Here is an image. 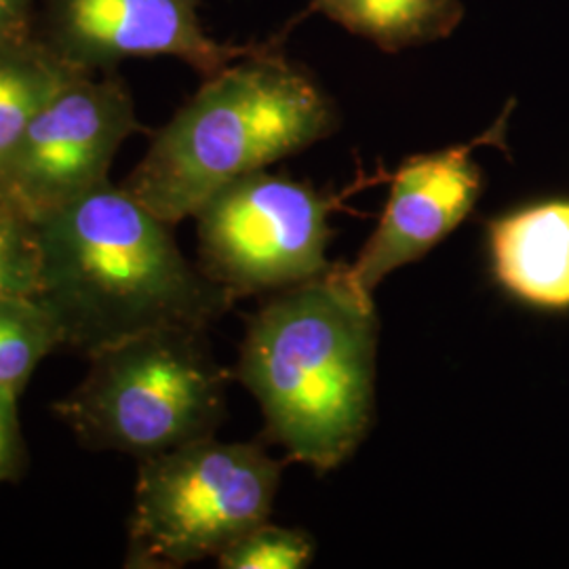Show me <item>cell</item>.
<instances>
[{"instance_id": "cell-14", "label": "cell", "mask_w": 569, "mask_h": 569, "mask_svg": "<svg viewBox=\"0 0 569 569\" xmlns=\"http://www.w3.org/2000/svg\"><path fill=\"white\" fill-rule=\"evenodd\" d=\"M41 272L37 220L0 192V300L34 298L41 287Z\"/></svg>"}, {"instance_id": "cell-16", "label": "cell", "mask_w": 569, "mask_h": 569, "mask_svg": "<svg viewBox=\"0 0 569 569\" xmlns=\"http://www.w3.org/2000/svg\"><path fill=\"white\" fill-rule=\"evenodd\" d=\"M26 467L18 399L0 392V483L16 481Z\"/></svg>"}, {"instance_id": "cell-7", "label": "cell", "mask_w": 569, "mask_h": 569, "mask_svg": "<svg viewBox=\"0 0 569 569\" xmlns=\"http://www.w3.org/2000/svg\"><path fill=\"white\" fill-rule=\"evenodd\" d=\"M142 131L124 82L79 74L30 121L0 167V192L32 220L108 182L122 142Z\"/></svg>"}, {"instance_id": "cell-15", "label": "cell", "mask_w": 569, "mask_h": 569, "mask_svg": "<svg viewBox=\"0 0 569 569\" xmlns=\"http://www.w3.org/2000/svg\"><path fill=\"white\" fill-rule=\"evenodd\" d=\"M315 557V540L302 529L279 528L268 521L251 529L218 557L224 569H302Z\"/></svg>"}, {"instance_id": "cell-8", "label": "cell", "mask_w": 569, "mask_h": 569, "mask_svg": "<svg viewBox=\"0 0 569 569\" xmlns=\"http://www.w3.org/2000/svg\"><path fill=\"white\" fill-rule=\"evenodd\" d=\"M203 0H37L32 30L61 60L91 74L131 58L171 56L204 79L258 44L213 41L201 26Z\"/></svg>"}, {"instance_id": "cell-5", "label": "cell", "mask_w": 569, "mask_h": 569, "mask_svg": "<svg viewBox=\"0 0 569 569\" xmlns=\"http://www.w3.org/2000/svg\"><path fill=\"white\" fill-rule=\"evenodd\" d=\"M283 465L258 443L213 437L140 460L127 568H183L220 557L268 521Z\"/></svg>"}, {"instance_id": "cell-9", "label": "cell", "mask_w": 569, "mask_h": 569, "mask_svg": "<svg viewBox=\"0 0 569 569\" xmlns=\"http://www.w3.org/2000/svg\"><path fill=\"white\" fill-rule=\"evenodd\" d=\"M507 114L475 142L409 157L395 171L380 224L357 260L345 266L348 283L361 296L373 298L390 272L420 260L465 222L483 188L472 150L500 142Z\"/></svg>"}, {"instance_id": "cell-1", "label": "cell", "mask_w": 569, "mask_h": 569, "mask_svg": "<svg viewBox=\"0 0 569 569\" xmlns=\"http://www.w3.org/2000/svg\"><path fill=\"white\" fill-rule=\"evenodd\" d=\"M37 226L42 272L34 300L61 346L87 359L148 329H207L237 302L183 258L173 226L110 180Z\"/></svg>"}, {"instance_id": "cell-6", "label": "cell", "mask_w": 569, "mask_h": 569, "mask_svg": "<svg viewBox=\"0 0 569 569\" xmlns=\"http://www.w3.org/2000/svg\"><path fill=\"white\" fill-rule=\"evenodd\" d=\"M336 207L312 183L253 171L218 190L192 216L199 268L237 300L323 277Z\"/></svg>"}, {"instance_id": "cell-3", "label": "cell", "mask_w": 569, "mask_h": 569, "mask_svg": "<svg viewBox=\"0 0 569 569\" xmlns=\"http://www.w3.org/2000/svg\"><path fill=\"white\" fill-rule=\"evenodd\" d=\"M336 127L326 91L266 42L207 77L121 186L167 224H180L228 183L326 140Z\"/></svg>"}, {"instance_id": "cell-13", "label": "cell", "mask_w": 569, "mask_h": 569, "mask_svg": "<svg viewBox=\"0 0 569 569\" xmlns=\"http://www.w3.org/2000/svg\"><path fill=\"white\" fill-rule=\"evenodd\" d=\"M60 346L58 327L34 298H2L0 392L20 401L34 369Z\"/></svg>"}, {"instance_id": "cell-17", "label": "cell", "mask_w": 569, "mask_h": 569, "mask_svg": "<svg viewBox=\"0 0 569 569\" xmlns=\"http://www.w3.org/2000/svg\"><path fill=\"white\" fill-rule=\"evenodd\" d=\"M37 0H0V39L32 30Z\"/></svg>"}, {"instance_id": "cell-2", "label": "cell", "mask_w": 569, "mask_h": 569, "mask_svg": "<svg viewBox=\"0 0 569 569\" xmlns=\"http://www.w3.org/2000/svg\"><path fill=\"white\" fill-rule=\"evenodd\" d=\"M378 317L345 266L277 291L247 326L237 378L262 407L266 437L327 472L366 439L373 418Z\"/></svg>"}, {"instance_id": "cell-12", "label": "cell", "mask_w": 569, "mask_h": 569, "mask_svg": "<svg viewBox=\"0 0 569 569\" xmlns=\"http://www.w3.org/2000/svg\"><path fill=\"white\" fill-rule=\"evenodd\" d=\"M323 13L348 32L397 53L449 37L462 21L460 0H312L306 16Z\"/></svg>"}, {"instance_id": "cell-11", "label": "cell", "mask_w": 569, "mask_h": 569, "mask_svg": "<svg viewBox=\"0 0 569 569\" xmlns=\"http://www.w3.org/2000/svg\"><path fill=\"white\" fill-rule=\"evenodd\" d=\"M79 74L34 30L0 39V167L30 121Z\"/></svg>"}, {"instance_id": "cell-4", "label": "cell", "mask_w": 569, "mask_h": 569, "mask_svg": "<svg viewBox=\"0 0 569 569\" xmlns=\"http://www.w3.org/2000/svg\"><path fill=\"white\" fill-rule=\"evenodd\" d=\"M204 331L157 327L103 348L53 411L84 448L138 460L213 437L226 416L228 371Z\"/></svg>"}, {"instance_id": "cell-10", "label": "cell", "mask_w": 569, "mask_h": 569, "mask_svg": "<svg viewBox=\"0 0 569 569\" xmlns=\"http://www.w3.org/2000/svg\"><path fill=\"white\" fill-rule=\"evenodd\" d=\"M496 279L538 308H569V201L529 204L489 222Z\"/></svg>"}]
</instances>
